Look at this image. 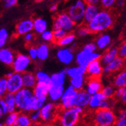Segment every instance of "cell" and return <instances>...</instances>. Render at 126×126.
<instances>
[{
	"mask_svg": "<svg viewBox=\"0 0 126 126\" xmlns=\"http://www.w3.org/2000/svg\"><path fill=\"white\" fill-rule=\"evenodd\" d=\"M113 20L110 11L107 9H102L86 25L91 33H97L110 28L113 24Z\"/></svg>",
	"mask_w": 126,
	"mask_h": 126,
	"instance_id": "cell-1",
	"label": "cell"
},
{
	"mask_svg": "<svg viewBox=\"0 0 126 126\" xmlns=\"http://www.w3.org/2000/svg\"><path fill=\"white\" fill-rule=\"evenodd\" d=\"M17 108L20 111L31 112L32 111L36 97L34 96L31 88H23L15 94Z\"/></svg>",
	"mask_w": 126,
	"mask_h": 126,
	"instance_id": "cell-2",
	"label": "cell"
},
{
	"mask_svg": "<svg viewBox=\"0 0 126 126\" xmlns=\"http://www.w3.org/2000/svg\"><path fill=\"white\" fill-rule=\"evenodd\" d=\"M117 116L110 109H97L94 112L93 122L95 126H116Z\"/></svg>",
	"mask_w": 126,
	"mask_h": 126,
	"instance_id": "cell-3",
	"label": "cell"
},
{
	"mask_svg": "<svg viewBox=\"0 0 126 126\" xmlns=\"http://www.w3.org/2000/svg\"><path fill=\"white\" fill-rule=\"evenodd\" d=\"M80 114L75 107L66 110L63 109L60 111L56 120L59 122L61 126H75L79 120Z\"/></svg>",
	"mask_w": 126,
	"mask_h": 126,
	"instance_id": "cell-4",
	"label": "cell"
},
{
	"mask_svg": "<svg viewBox=\"0 0 126 126\" xmlns=\"http://www.w3.org/2000/svg\"><path fill=\"white\" fill-rule=\"evenodd\" d=\"M86 6L87 4L85 2V0H76L68 8V15L78 25L84 24V17Z\"/></svg>",
	"mask_w": 126,
	"mask_h": 126,
	"instance_id": "cell-5",
	"label": "cell"
},
{
	"mask_svg": "<svg viewBox=\"0 0 126 126\" xmlns=\"http://www.w3.org/2000/svg\"><path fill=\"white\" fill-rule=\"evenodd\" d=\"M76 24L70 17L68 13H61L54 17L53 28L54 30L62 29L69 32L74 29Z\"/></svg>",
	"mask_w": 126,
	"mask_h": 126,
	"instance_id": "cell-6",
	"label": "cell"
},
{
	"mask_svg": "<svg viewBox=\"0 0 126 126\" xmlns=\"http://www.w3.org/2000/svg\"><path fill=\"white\" fill-rule=\"evenodd\" d=\"M100 58L101 54L100 53H97L96 51L89 52L83 49L77 53L76 56V61L79 66H83L87 68L89 63L93 61L100 60Z\"/></svg>",
	"mask_w": 126,
	"mask_h": 126,
	"instance_id": "cell-7",
	"label": "cell"
},
{
	"mask_svg": "<svg viewBox=\"0 0 126 126\" xmlns=\"http://www.w3.org/2000/svg\"><path fill=\"white\" fill-rule=\"evenodd\" d=\"M78 91L72 85L69 86L63 92V94L61 97V107L66 110L70 109L74 107L76 97L77 96Z\"/></svg>",
	"mask_w": 126,
	"mask_h": 126,
	"instance_id": "cell-8",
	"label": "cell"
},
{
	"mask_svg": "<svg viewBox=\"0 0 126 126\" xmlns=\"http://www.w3.org/2000/svg\"><path fill=\"white\" fill-rule=\"evenodd\" d=\"M8 92L16 94L17 91L24 88L22 74L19 73H13L10 77H8Z\"/></svg>",
	"mask_w": 126,
	"mask_h": 126,
	"instance_id": "cell-9",
	"label": "cell"
},
{
	"mask_svg": "<svg viewBox=\"0 0 126 126\" xmlns=\"http://www.w3.org/2000/svg\"><path fill=\"white\" fill-rule=\"evenodd\" d=\"M31 63V58L29 56L23 54H19L15 57V61L12 64L13 70L15 73H24Z\"/></svg>",
	"mask_w": 126,
	"mask_h": 126,
	"instance_id": "cell-10",
	"label": "cell"
},
{
	"mask_svg": "<svg viewBox=\"0 0 126 126\" xmlns=\"http://www.w3.org/2000/svg\"><path fill=\"white\" fill-rule=\"evenodd\" d=\"M125 66V65L124 58H120V57L118 56L116 58H115L110 63L104 66V73L106 74H110V73L119 72L120 70H122V69H124Z\"/></svg>",
	"mask_w": 126,
	"mask_h": 126,
	"instance_id": "cell-11",
	"label": "cell"
},
{
	"mask_svg": "<svg viewBox=\"0 0 126 126\" xmlns=\"http://www.w3.org/2000/svg\"><path fill=\"white\" fill-rule=\"evenodd\" d=\"M102 66L100 60L91 61L86 68V73L89 77H100L101 74L104 73V68Z\"/></svg>",
	"mask_w": 126,
	"mask_h": 126,
	"instance_id": "cell-12",
	"label": "cell"
},
{
	"mask_svg": "<svg viewBox=\"0 0 126 126\" xmlns=\"http://www.w3.org/2000/svg\"><path fill=\"white\" fill-rule=\"evenodd\" d=\"M103 89L100 77H89L87 80L86 91L91 94L94 95L100 92Z\"/></svg>",
	"mask_w": 126,
	"mask_h": 126,
	"instance_id": "cell-13",
	"label": "cell"
},
{
	"mask_svg": "<svg viewBox=\"0 0 126 126\" xmlns=\"http://www.w3.org/2000/svg\"><path fill=\"white\" fill-rule=\"evenodd\" d=\"M34 29L33 20L31 19H25L19 22L16 26V33L19 36L26 35L27 33L30 32Z\"/></svg>",
	"mask_w": 126,
	"mask_h": 126,
	"instance_id": "cell-14",
	"label": "cell"
},
{
	"mask_svg": "<svg viewBox=\"0 0 126 126\" xmlns=\"http://www.w3.org/2000/svg\"><path fill=\"white\" fill-rule=\"evenodd\" d=\"M91 98V95L87 91L80 90L78 91L77 96L76 97L74 107H79L82 108H85L89 105V103Z\"/></svg>",
	"mask_w": 126,
	"mask_h": 126,
	"instance_id": "cell-15",
	"label": "cell"
},
{
	"mask_svg": "<svg viewBox=\"0 0 126 126\" xmlns=\"http://www.w3.org/2000/svg\"><path fill=\"white\" fill-rule=\"evenodd\" d=\"M57 58L63 64H70L74 59V54L70 48H61L57 52Z\"/></svg>",
	"mask_w": 126,
	"mask_h": 126,
	"instance_id": "cell-16",
	"label": "cell"
},
{
	"mask_svg": "<svg viewBox=\"0 0 126 126\" xmlns=\"http://www.w3.org/2000/svg\"><path fill=\"white\" fill-rule=\"evenodd\" d=\"M118 56H119V48L113 47L107 50L104 54L101 55V58L100 60L102 65L104 66L108 63H110L111 61H112L115 58H116Z\"/></svg>",
	"mask_w": 126,
	"mask_h": 126,
	"instance_id": "cell-17",
	"label": "cell"
},
{
	"mask_svg": "<svg viewBox=\"0 0 126 126\" xmlns=\"http://www.w3.org/2000/svg\"><path fill=\"white\" fill-rule=\"evenodd\" d=\"M15 55L12 51L8 48H1L0 50V61L2 63L11 66L15 61Z\"/></svg>",
	"mask_w": 126,
	"mask_h": 126,
	"instance_id": "cell-18",
	"label": "cell"
},
{
	"mask_svg": "<svg viewBox=\"0 0 126 126\" xmlns=\"http://www.w3.org/2000/svg\"><path fill=\"white\" fill-rule=\"evenodd\" d=\"M64 92L63 85H49L48 96L53 101H57L59 99H61Z\"/></svg>",
	"mask_w": 126,
	"mask_h": 126,
	"instance_id": "cell-19",
	"label": "cell"
},
{
	"mask_svg": "<svg viewBox=\"0 0 126 126\" xmlns=\"http://www.w3.org/2000/svg\"><path fill=\"white\" fill-rule=\"evenodd\" d=\"M100 8L98 5H87L85 8V13L84 17V24H87L92 20L99 12Z\"/></svg>",
	"mask_w": 126,
	"mask_h": 126,
	"instance_id": "cell-20",
	"label": "cell"
},
{
	"mask_svg": "<svg viewBox=\"0 0 126 126\" xmlns=\"http://www.w3.org/2000/svg\"><path fill=\"white\" fill-rule=\"evenodd\" d=\"M22 78L24 88H33L37 84L36 76L32 73L24 72V73H22Z\"/></svg>",
	"mask_w": 126,
	"mask_h": 126,
	"instance_id": "cell-21",
	"label": "cell"
},
{
	"mask_svg": "<svg viewBox=\"0 0 126 126\" xmlns=\"http://www.w3.org/2000/svg\"><path fill=\"white\" fill-rule=\"evenodd\" d=\"M49 84L37 82L36 85L32 88L33 94L36 97H41L48 95Z\"/></svg>",
	"mask_w": 126,
	"mask_h": 126,
	"instance_id": "cell-22",
	"label": "cell"
},
{
	"mask_svg": "<svg viewBox=\"0 0 126 126\" xmlns=\"http://www.w3.org/2000/svg\"><path fill=\"white\" fill-rule=\"evenodd\" d=\"M107 97L104 96V94L102 93V91L98 92L94 95H91V98L89 103V108L91 110H97L100 108L102 102L104 101Z\"/></svg>",
	"mask_w": 126,
	"mask_h": 126,
	"instance_id": "cell-23",
	"label": "cell"
},
{
	"mask_svg": "<svg viewBox=\"0 0 126 126\" xmlns=\"http://www.w3.org/2000/svg\"><path fill=\"white\" fill-rule=\"evenodd\" d=\"M113 85L116 88L126 87V68L122 69L113 77Z\"/></svg>",
	"mask_w": 126,
	"mask_h": 126,
	"instance_id": "cell-24",
	"label": "cell"
},
{
	"mask_svg": "<svg viewBox=\"0 0 126 126\" xmlns=\"http://www.w3.org/2000/svg\"><path fill=\"white\" fill-rule=\"evenodd\" d=\"M66 70L67 69H64V70H61L59 73H54L51 76V83L50 85H63L65 82V79L66 74Z\"/></svg>",
	"mask_w": 126,
	"mask_h": 126,
	"instance_id": "cell-25",
	"label": "cell"
},
{
	"mask_svg": "<svg viewBox=\"0 0 126 126\" xmlns=\"http://www.w3.org/2000/svg\"><path fill=\"white\" fill-rule=\"evenodd\" d=\"M2 98L5 100L6 104L8 107V112H15V109L17 108L16 105V99H15V94H11L9 92H7L4 96L2 97Z\"/></svg>",
	"mask_w": 126,
	"mask_h": 126,
	"instance_id": "cell-26",
	"label": "cell"
},
{
	"mask_svg": "<svg viewBox=\"0 0 126 126\" xmlns=\"http://www.w3.org/2000/svg\"><path fill=\"white\" fill-rule=\"evenodd\" d=\"M86 73V67L83 66H76V67H70L66 70V74L71 79L83 76Z\"/></svg>",
	"mask_w": 126,
	"mask_h": 126,
	"instance_id": "cell-27",
	"label": "cell"
},
{
	"mask_svg": "<svg viewBox=\"0 0 126 126\" xmlns=\"http://www.w3.org/2000/svg\"><path fill=\"white\" fill-rule=\"evenodd\" d=\"M33 27H34L33 30H35L36 33L42 34L45 30H47L48 24H47V21L39 17L33 20Z\"/></svg>",
	"mask_w": 126,
	"mask_h": 126,
	"instance_id": "cell-28",
	"label": "cell"
},
{
	"mask_svg": "<svg viewBox=\"0 0 126 126\" xmlns=\"http://www.w3.org/2000/svg\"><path fill=\"white\" fill-rule=\"evenodd\" d=\"M110 42H111V39L110 35H108V34H103V35L100 36L97 39L95 44L98 49L104 50L109 46Z\"/></svg>",
	"mask_w": 126,
	"mask_h": 126,
	"instance_id": "cell-29",
	"label": "cell"
},
{
	"mask_svg": "<svg viewBox=\"0 0 126 126\" xmlns=\"http://www.w3.org/2000/svg\"><path fill=\"white\" fill-rule=\"evenodd\" d=\"M32 120L26 113H20L12 126H30Z\"/></svg>",
	"mask_w": 126,
	"mask_h": 126,
	"instance_id": "cell-30",
	"label": "cell"
},
{
	"mask_svg": "<svg viewBox=\"0 0 126 126\" xmlns=\"http://www.w3.org/2000/svg\"><path fill=\"white\" fill-rule=\"evenodd\" d=\"M38 51V59L39 61H45L48 58L49 48L46 44H42L37 48Z\"/></svg>",
	"mask_w": 126,
	"mask_h": 126,
	"instance_id": "cell-31",
	"label": "cell"
},
{
	"mask_svg": "<svg viewBox=\"0 0 126 126\" xmlns=\"http://www.w3.org/2000/svg\"><path fill=\"white\" fill-rule=\"evenodd\" d=\"M19 114H20V112H16V111L8 113V115L6 116V118L5 119V121L3 122L4 126H12L13 124L15 122L16 119H17Z\"/></svg>",
	"mask_w": 126,
	"mask_h": 126,
	"instance_id": "cell-32",
	"label": "cell"
},
{
	"mask_svg": "<svg viewBox=\"0 0 126 126\" xmlns=\"http://www.w3.org/2000/svg\"><path fill=\"white\" fill-rule=\"evenodd\" d=\"M84 82H85L84 76H80V77H77V78H74V79H71V80H70L71 85L75 89H76L77 91L82 90V88L84 85Z\"/></svg>",
	"mask_w": 126,
	"mask_h": 126,
	"instance_id": "cell-33",
	"label": "cell"
},
{
	"mask_svg": "<svg viewBox=\"0 0 126 126\" xmlns=\"http://www.w3.org/2000/svg\"><path fill=\"white\" fill-rule=\"evenodd\" d=\"M75 39H76V36L74 34L70 33V34H67V35L64 36L62 39L58 41L57 42V44L60 45V46H66V45L72 44L74 42Z\"/></svg>",
	"mask_w": 126,
	"mask_h": 126,
	"instance_id": "cell-34",
	"label": "cell"
},
{
	"mask_svg": "<svg viewBox=\"0 0 126 126\" xmlns=\"http://www.w3.org/2000/svg\"><path fill=\"white\" fill-rule=\"evenodd\" d=\"M37 82H42V83H46L49 84L51 83V76H48L47 73H45L43 71H39L36 74Z\"/></svg>",
	"mask_w": 126,
	"mask_h": 126,
	"instance_id": "cell-35",
	"label": "cell"
},
{
	"mask_svg": "<svg viewBox=\"0 0 126 126\" xmlns=\"http://www.w3.org/2000/svg\"><path fill=\"white\" fill-rule=\"evenodd\" d=\"M101 91H102V93L104 94V96L108 99L113 98L116 93V90L112 86H106L104 88H103Z\"/></svg>",
	"mask_w": 126,
	"mask_h": 126,
	"instance_id": "cell-36",
	"label": "cell"
},
{
	"mask_svg": "<svg viewBox=\"0 0 126 126\" xmlns=\"http://www.w3.org/2000/svg\"><path fill=\"white\" fill-rule=\"evenodd\" d=\"M53 34H54V42L57 43L58 41H60L67 35V32H66L62 29H58V30H54Z\"/></svg>",
	"mask_w": 126,
	"mask_h": 126,
	"instance_id": "cell-37",
	"label": "cell"
},
{
	"mask_svg": "<svg viewBox=\"0 0 126 126\" xmlns=\"http://www.w3.org/2000/svg\"><path fill=\"white\" fill-rule=\"evenodd\" d=\"M8 92V79L7 77H2L0 79V95L4 96Z\"/></svg>",
	"mask_w": 126,
	"mask_h": 126,
	"instance_id": "cell-38",
	"label": "cell"
},
{
	"mask_svg": "<svg viewBox=\"0 0 126 126\" xmlns=\"http://www.w3.org/2000/svg\"><path fill=\"white\" fill-rule=\"evenodd\" d=\"M46 97L47 96H45V97H36V101H35V104H34L33 106V109L32 111H35V110H40L42 107L45 105V102L46 100Z\"/></svg>",
	"mask_w": 126,
	"mask_h": 126,
	"instance_id": "cell-39",
	"label": "cell"
},
{
	"mask_svg": "<svg viewBox=\"0 0 126 126\" xmlns=\"http://www.w3.org/2000/svg\"><path fill=\"white\" fill-rule=\"evenodd\" d=\"M8 38V33L6 29L2 28L0 30V47L2 48L5 45Z\"/></svg>",
	"mask_w": 126,
	"mask_h": 126,
	"instance_id": "cell-40",
	"label": "cell"
},
{
	"mask_svg": "<svg viewBox=\"0 0 126 126\" xmlns=\"http://www.w3.org/2000/svg\"><path fill=\"white\" fill-rule=\"evenodd\" d=\"M41 37L42 39L45 41V42H54V34L53 32L50 30H45L44 32L41 34Z\"/></svg>",
	"mask_w": 126,
	"mask_h": 126,
	"instance_id": "cell-41",
	"label": "cell"
},
{
	"mask_svg": "<svg viewBox=\"0 0 126 126\" xmlns=\"http://www.w3.org/2000/svg\"><path fill=\"white\" fill-rule=\"evenodd\" d=\"M117 0H101L100 5L104 9H110L116 3Z\"/></svg>",
	"mask_w": 126,
	"mask_h": 126,
	"instance_id": "cell-42",
	"label": "cell"
},
{
	"mask_svg": "<svg viewBox=\"0 0 126 126\" xmlns=\"http://www.w3.org/2000/svg\"><path fill=\"white\" fill-rule=\"evenodd\" d=\"M77 33L79 36H86L88 34L91 33L87 25H82L81 27H79V29L77 30Z\"/></svg>",
	"mask_w": 126,
	"mask_h": 126,
	"instance_id": "cell-43",
	"label": "cell"
},
{
	"mask_svg": "<svg viewBox=\"0 0 126 126\" xmlns=\"http://www.w3.org/2000/svg\"><path fill=\"white\" fill-rule=\"evenodd\" d=\"M31 120L32 122H41V112L40 110H35V111H32L30 116Z\"/></svg>",
	"mask_w": 126,
	"mask_h": 126,
	"instance_id": "cell-44",
	"label": "cell"
},
{
	"mask_svg": "<svg viewBox=\"0 0 126 126\" xmlns=\"http://www.w3.org/2000/svg\"><path fill=\"white\" fill-rule=\"evenodd\" d=\"M7 113H9L8 107L5 100L1 98V100H0V116L2 117L4 115H6Z\"/></svg>",
	"mask_w": 126,
	"mask_h": 126,
	"instance_id": "cell-45",
	"label": "cell"
},
{
	"mask_svg": "<svg viewBox=\"0 0 126 126\" xmlns=\"http://www.w3.org/2000/svg\"><path fill=\"white\" fill-rule=\"evenodd\" d=\"M29 57L31 60H36L38 58V51L37 48L36 47H31L29 49Z\"/></svg>",
	"mask_w": 126,
	"mask_h": 126,
	"instance_id": "cell-46",
	"label": "cell"
},
{
	"mask_svg": "<svg viewBox=\"0 0 126 126\" xmlns=\"http://www.w3.org/2000/svg\"><path fill=\"white\" fill-rule=\"evenodd\" d=\"M119 57L122 58L126 57V41H125L119 48Z\"/></svg>",
	"mask_w": 126,
	"mask_h": 126,
	"instance_id": "cell-47",
	"label": "cell"
},
{
	"mask_svg": "<svg viewBox=\"0 0 126 126\" xmlns=\"http://www.w3.org/2000/svg\"><path fill=\"white\" fill-rule=\"evenodd\" d=\"M97 48V47L96 44L92 43V42L86 44L84 46V48H83L84 50H85L87 51H89V52H94V51H96Z\"/></svg>",
	"mask_w": 126,
	"mask_h": 126,
	"instance_id": "cell-48",
	"label": "cell"
},
{
	"mask_svg": "<svg viewBox=\"0 0 126 126\" xmlns=\"http://www.w3.org/2000/svg\"><path fill=\"white\" fill-rule=\"evenodd\" d=\"M18 0H4V7L6 8H9L17 5Z\"/></svg>",
	"mask_w": 126,
	"mask_h": 126,
	"instance_id": "cell-49",
	"label": "cell"
},
{
	"mask_svg": "<svg viewBox=\"0 0 126 126\" xmlns=\"http://www.w3.org/2000/svg\"><path fill=\"white\" fill-rule=\"evenodd\" d=\"M117 119H118V120L126 119V109H122V110H119Z\"/></svg>",
	"mask_w": 126,
	"mask_h": 126,
	"instance_id": "cell-50",
	"label": "cell"
},
{
	"mask_svg": "<svg viewBox=\"0 0 126 126\" xmlns=\"http://www.w3.org/2000/svg\"><path fill=\"white\" fill-rule=\"evenodd\" d=\"M101 0H85L87 5H98V4H100Z\"/></svg>",
	"mask_w": 126,
	"mask_h": 126,
	"instance_id": "cell-51",
	"label": "cell"
},
{
	"mask_svg": "<svg viewBox=\"0 0 126 126\" xmlns=\"http://www.w3.org/2000/svg\"><path fill=\"white\" fill-rule=\"evenodd\" d=\"M33 34L31 32H28L27 33L26 35H24V40L27 42H30L32 39H33Z\"/></svg>",
	"mask_w": 126,
	"mask_h": 126,
	"instance_id": "cell-52",
	"label": "cell"
},
{
	"mask_svg": "<svg viewBox=\"0 0 126 126\" xmlns=\"http://www.w3.org/2000/svg\"><path fill=\"white\" fill-rule=\"evenodd\" d=\"M119 100L123 104L126 105V87H124V91L122 97H120Z\"/></svg>",
	"mask_w": 126,
	"mask_h": 126,
	"instance_id": "cell-53",
	"label": "cell"
},
{
	"mask_svg": "<svg viewBox=\"0 0 126 126\" xmlns=\"http://www.w3.org/2000/svg\"><path fill=\"white\" fill-rule=\"evenodd\" d=\"M116 126H126V119L118 120L116 124Z\"/></svg>",
	"mask_w": 126,
	"mask_h": 126,
	"instance_id": "cell-54",
	"label": "cell"
},
{
	"mask_svg": "<svg viewBox=\"0 0 126 126\" xmlns=\"http://www.w3.org/2000/svg\"><path fill=\"white\" fill-rule=\"evenodd\" d=\"M57 10H58V5L56 4H53L50 6V11L51 12H54V11H56Z\"/></svg>",
	"mask_w": 126,
	"mask_h": 126,
	"instance_id": "cell-55",
	"label": "cell"
},
{
	"mask_svg": "<svg viewBox=\"0 0 126 126\" xmlns=\"http://www.w3.org/2000/svg\"><path fill=\"white\" fill-rule=\"evenodd\" d=\"M125 0H117V1H116V4L118 6L122 7V6L125 5Z\"/></svg>",
	"mask_w": 126,
	"mask_h": 126,
	"instance_id": "cell-56",
	"label": "cell"
},
{
	"mask_svg": "<svg viewBox=\"0 0 126 126\" xmlns=\"http://www.w3.org/2000/svg\"><path fill=\"white\" fill-rule=\"evenodd\" d=\"M41 125H42L41 122H32L30 125V126H41Z\"/></svg>",
	"mask_w": 126,
	"mask_h": 126,
	"instance_id": "cell-57",
	"label": "cell"
},
{
	"mask_svg": "<svg viewBox=\"0 0 126 126\" xmlns=\"http://www.w3.org/2000/svg\"><path fill=\"white\" fill-rule=\"evenodd\" d=\"M42 1H44V0H35V2H41Z\"/></svg>",
	"mask_w": 126,
	"mask_h": 126,
	"instance_id": "cell-58",
	"label": "cell"
},
{
	"mask_svg": "<svg viewBox=\"0 0 126 126\" xmlns=\"http://www.w3.org/2000/svg\"><path fill=\"white\" fill-rule=\"evenodd\" d=\"M41 126H51V125H48V124H45V125H42Z\"/></svg>",
	"mask_w": 126,
	"mask_h": 126,
	"instance_id": "cell-59",
	"label": "cell"
},
{
	"mask_svg": "<svg viewBox=\"0 0 126 126\" xmlns=\"http://www.w3.org/2000/svg\"><path fill=\"white\" fill-rule=\"evenodd\" d=\"M124 61H125V65L126 66V57L124 58Z\"/></svg>",
	"mask_w": 126,
	"mask_h": 126,
	"instance_id": "cell-60",
	"label": "cell"
}]
</instances>
